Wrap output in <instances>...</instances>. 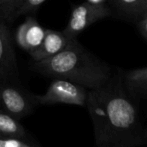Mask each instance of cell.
I'll return each instance as SVG.
<instances>
[{
    "label": "cell",
    "mask_w": 147,
    "mask_h": 147,
    "mask_svg": "<svg viewBox=\"0 0 147 147\" xmlns=\"http://www.w3.org/2000/svg\"><path fill=\"white\" fill-rule=\"evenodd\" d=\"M85 106L97 147H135L147 141L136 107L119 76H111L104 85L89 89Z\"/></svg>",
    "instance_id": "6da1fadb"
},
{
    "label": "cell",
    "mask_w": 147,
    "mask_h": 147,
    "mask_svg": "<svg viewBox=\"0 0 147 147\" xmlns=\"http://www.w3.org/2000/svg\"><path fill=\"white\" fill-rule=\"evenodd\" d=\"M72 39L68 38L63 31H56L52 29L45 30V35L41 44L35 50L30 52L33 61H41L52 57L66 48Z\"/></svg>",
    "instance_id": "ba28073f"
},
{
    "label": "cell",
    "mask_w": 147,
    "mask_h": 147,
    "mask_svg": "<svg viewBox=\"0 0 147 147\" xmlns=\"http://www.w3.org/2000/svg\"><path fill=\"white\" fill-rule=\"evenodd\" d=\"M110 14V9L104 4H96L86 1L73 8L63 33L68 38L74 39L93 23L107 17Z\"/></svg>",
    "instance_id": "5b68a950"
},
{
    "label": "cell",
    "mask_w": 147,
    "mask_h": 147,
    "mask_svg": "<svg viewBox=\"0 0 147 147\" xmlns=\"http://www.w3.org/2000/svg\"><path fill=\"white\" fill-rule=\"evenodd\" d=\"M122 83L131 97L147 96V67L126 72Z\"/></svg>",
    "instance_id": "9c48e42d"
},
{
    "label": "cell",
    "mask_w": 147,
    "mask_h": 147,
    "mask_svg": "<svg viewBox=\"0 0 147 147\" xmlns=\"http://www.w3.org/2000/svg\"><path fill=\"white\" fill-rule=\"evenodd\" d=\"M88 89L65 79L54 78L44 94H33L37 105L69 104L85 106Z\"/></svg>",
    "instance_id": "3957f363"
},
{
    "label": "cell",
    "mask_w": 147,
    "mask_h": 147,
    "mask_svg": "<svg viewBox=\"0 0 147 147\" xmlns=\"http://www.w3.org/2000/svg\"><path fill=\"white\" fill-rule=\"evenodd\" d=\"M46 0H23L21 5L18 7V9L15 11L13 15V19L20 15H25L27 13L33 12L41 5L43 4Z\"/></svg>",
    "instance_id": "5bb4252c"
},
{
    "label": "cell",
    "mask_w": 147,
    "mask_h": 147,
    "mask_svg": "<svg viewBox=\"0 0 147 147\" xmlns=\"http://www.w3.org/2000/svg\"><path fill=\"white\" fill-rule=\"evenodd\" d=\"M146 135H147V131H146Z\"/></svg>",
    "instance_id": "ac0fdd59"
},
{
    "label": "cell",
    "mask_w": 147,
    "mask_h": 147,
    "mask_svg": "<svg viewBox=\"0 0 147 147\" xmlns=\"http://www.w3.org/2000/svg\"><path fill=\"white\" fill-rule=\"evenodd\" d=\"M45 30L34 17L29 16L16 29L14 34L15 42L22 50L30 53L41 44Z\"/></svg>",
    "instance_id": "52a82bcc"
},
{
    "label": "cell",
    "mask_w": 147,
    "mask_h": 147,
    "mask_svg": "<svg viewBox=\"0 0 147 147\" xmlns=\"http://www.w3.org/2000/svg\"><path fill=\"white\" fill-rule=\"evenodd\" d=\"M0 147H41L35 141L29 139H16L0 136Z\"/></svg>",
    "instance_id": "4fadbf2b"
},
{
    "label": "cell",
    "mask_w": 147,
    "mask_h": 147,
    "mask_svg": "<svg viewBox=\"0 0 147 147\" xmlns=\"http://www.w3.org/2000/svg\"><path fill=\"white\" fill-rule=\"evenodd\" d=\"M23 0H3L0 7V18L5 20H13L15 11L21 5Z\"/></svg>",
    "instance_id": "7c38bea8"
},
{
    "label": "cell",
    "mask_w": 147,
    "mask_h": 147,
    "mask_svg": "<svg viewBox=\"0 0 147 147\" xmlns=\"http://www.w3.org/2000/svg\"><path fill=\"white\" fill-rule=\"evenodd\" d=\"M112 4L128 17L141 19L147 15V0H111Z\"/></svg>",
    "instance_id": "8fae6325"
},
{
    "label": "cell",
    "mask_w": 147,
    "mask_h": 147,
    "mask_svg": "<svg viewBox=\"0 0 147 147\" xmlns=\"http://www.w3.org/2000/svg\"><path fill=\"white\" fill-rule=\"evenodd\" d=\"M2 2H3V0H0V7H1V5H2Z\"/></svg>",
    "instance_id": "e0dca14e"
},
{
    "label": "cell",
    "mask_w": 147,
    "mask_h": 147,
    "mask_svg": "<svg viewBox=\"0 0 147 147\" xmlns=\"http://www.w3.org/2000/svg\"><path fill=\"white\" fill-rule=\"evenodd\" d=\"M37 104L33 93L20 83H0V109L20 120L33 112Z\"/></svg>",
    "instance_id": "277c9868"
},
{
    "label": "cell",
    "mask_w": 147,
    "mask_h": 147,
    "mask_svg": "<svg viewBox=\"0 0 147 147\" xmlns=\"http://www.w3.org/2000/svg\"><path fill=\"white\" fill-rule=\"evenodd\" d=\"M32 69L48 77L74 82L88 90L104 85L112 76L108 64L89 52L76 38L52 57L34 61Z\"/></svg>",
    "instance_id": "7a4b0ae2"
},
{
    "label": "cell",
    "mask_w": 147,
    "mask_h": 147,
    "mask_svg": "<svg viewBox=\"0 0 147 147\" xmlns=\"http://www.w3.org/2000/svg\"><path fill=\"white\" fill-rule=\"evenodd\" d=\"M0 83H20L15 51L7 25L0 21Z\"/></svg>",
    "instance_id": "8992f818"
},
{
    "label": "cell",
    "mask_w": 147,
    "mask_h": 147,
    "mask_svg": "<svg viewBox=\"0 0 147 147\" xmlns=\"http://www.w3.org/2000/svg\"><path fill=\"white\" fill-rule=\"evenodd\" d=\"M137 27L141 35L147 40V15L144 16L143 18L138 20L137 22Z\"/></svg>",
    "instance_id": "9a60e30c"
},
{
    "label": "cell",
    "mask_w": 147,
    "mask_h": 147,
    "mask_svg": "<svg viewBox=\"0 0 147 147\" xmlns=\"http://www.w3.org/2000/svg\"><path fill=\"white\" fill-rule=\"evenodd\" d=\"M0 136L16 139H29V134L15 117L0 109Z\"/></svg>",
    "instance_id": "30bf717a"
},
{
    "label": "cell",
    "mask_w": 147,
    "mask_h": 147,
    "mask_svg": "<svg viewBox=\"0 0 147 147\" xmlns=\"http://www.w3.org/2000/svg\"><path fill=\"white\" fill-rule=\"evenodd\" d=\"M88 2H91V3H96V4H104L107 0H87Z\"/></svg>",
    "instance_id": "2e32d148"
}]
</instances>
